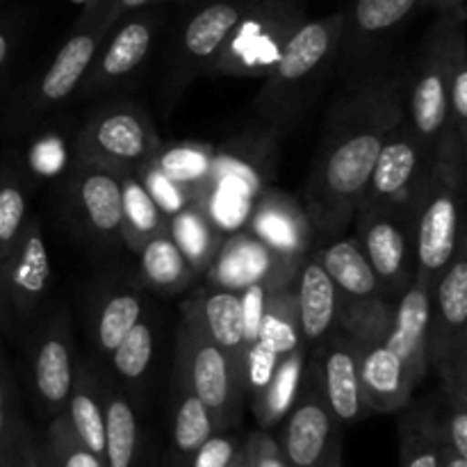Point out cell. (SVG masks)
<instances>
[{
  "label": "cell",
  "instance_id": "obj_12",
  "mask_svg": "<svg viewBox=\"0 0 467 467\" xmlns=\"http://www.w3.org/2000/svg\"><path fill=\"white\" fill-rule=\"evenodd\" d=\"M358 214V242L383 292L401 295L413 281L410 222L395 208H369Z\"/></svg>",
  "mask_w": 467,
  "mask_h": 467
},
{
  "label": "cell",
  "instance_id": "obj_5",
  "mask_svg": "<svg viewBox=\"0 0 467 467\" xmlns=\"http://www.w3.org/2000/svg\"><path fill=\"white\" fill-rule=\"evenodd\" d=\"M176 377H181L203 401L217 431L235 427L244 406V388L233 369L231 360L208 337L187 301L178 327Z\"/></svg>",
  "mask_w": 467,
  "mask_h": 467
},
{
  "label": "cell",
  "instance_id": "obj_26",
  "mask_svg": "<svg viewBox=\"0 0 467 467\" xmlns=\"http://www.w3.org/2000/svg\"><path fill=\"white\" fill-rule=\"evenodd\" d=\"M358 374L369 413H400L410 404L415 383L410 381L400 356L386 342L360 354Z\"/></svg>",
  "mask_w": 467,
  "mask_h": 467
},
{
  "label": "cell",
  "instance_id": "obj_24",
  "mask_svg": "<svg viewBox=\"0 0 467 467\" xmlns=\"http://www.w3.org/2000/svg\"><path fill=\"white\" fill-rule=\"evenodd\" d=\"M418 7V0H356L342 23L340 50L349 62H358L377 50L381 39L395 32Z\"/></svg>",
  "mask_w": 467,
  "mask_h": 467
},
{
  "label": "cell",
  "instance_id": "obj_23",
  "mask_svg": "<svg viewBox=\"0 0 467 467\" xmlns=\"http://www.w3.org/2000/svg\"><path fill=\"white\" fill-rule=\"evenodd\" d=\"M210 281L214 287L240 292L249 283L267 276L295 278L296 269L283 265L263 242L255 240L251 233H237L231 240L222 242L213 265H210Z\"/></svg>",
  "mask_w": 467,
  "mask_h": 467
},
{
  "label": "cell",
  "instance_id": "obj_41",
  "mask_svg": "<svg viewBox=\"0 0 467 467\" xmlns=\"http://www.w3.org/2000/svg\"><path fill=\"white\" fill-rule=\"evenodd\" d=\"M27 199L14 173L0 176V265L9 258L27 223Z\"/></svg>",
  "mask_w": 467,
  "mask_h": 467
},
{
  "label": "cell",
  "instance_id": "obj_4",
  "mask_svg": "<svg viewBox=\"0 0 467 467\" xmlns=\"http://www.w3.org/2000/svg\"><path fill=\"white\" fill-rule=\"evenodd\" d=\"M304 21L301 0H255L233 26L205 76L265 78Z\"/></svg>",
  "mask_w": 467,
  "mask_h": 467
},
{
  "label": "cell",
  "instance_id": "obj_15",
  "mask_svg": "<svg viewBox=\"0 0 467 467\" xmlns=\"http://www.w3.org/2000/svg\"><path fill=\"white\" fill-rule=\"evenodd\" d=\"M246 233L263 242L283 265L292 269H299L313 240V226L304 203L278 190H265L260 194Z\"/></svg>",
  "mask_w": 467,
  "mask_h": 467
},
{
  "label": "cell",
  "instance_id": "obj_33",
  "mask_svg": "<svg viewBox=\"0 0 467 467\" xmlns=\"http://www.w3.org/2000/svg\"><path fill=\"white\" fill-rule=\"evenodd\" d=\"M176 409H173L171 427V465L185 467L196 450L213 436L214 429L213 415L203 406V401L192 392V388L176 377Z\"/></svg>",
  "mask_w": 467,
  "mask_h": 467
},
{
  "label": "cell",
  "instance_id": "obj_11",
  "mask_svg": "<svg viewBox=\"0 0 467 467\" xmlns=\"http://www.w3.org/2000/svg\"><path fill=\"white\" fill-rule=\"evenodd\" d=\"M406 121L424 150L429 155L436 153L450 121L438 23L424 41L422 55L406 76Z\"/></svg>",
  "mask_w": 467,
  "mask_h": 467
},
{
  "label": "cell",
  "instance_id": "obj_13",
  "mask_svg": "<svg viewBox=\"0 0 467 467\" xmlns=\"http://www.w3.org/2000/svg\"><path fill=\"white\" fill-rule=\"evenodd\" d=\"M299 345H304V337H301L299 322H296L295 283H290V285L278 287L269 296L265 315L260 319L258 336L246 349L244 374H242L244 400L258 395L272 379L278 360Z\"/></svg>",
  "mask_w": 467,
  "mask_h": 467
},
{
  "label": "cell",
  "instance_id": "obj_53",
  "mask_svg": "<svg viewBox=\"0 0 467 467\" xmlns=\"http://www.w3.org/2000/svg\"><path fill=\"white\" fill-rule=\"evenodd\" d=\"M41 461H44V467H55L53 463H50V459H48V454H46L44 445H41Z\"/></svg>",
  "mask_w": 467,
  "mask_h": 467
},
{
  "label": "cell",
  "instance_id": "obj_52",
  "mask_svg": "<svg viewBox=\"0 0 467 467\" xmlns=\"http://www.w3.org/2000/svg\"><path fill=\"white\" fill-rule=\"evenodd\" d=\"M7 322V310H5V299H3V283H0V324Z\"/></svg>",
  "mask_w": 467,
  "mask_h": 467
},
{
  "label": "cell",
  "instance_id": "obj_46",
  "mask_svg": "<svg viewBox=\"0 0 467 467\" xmlns=\"http://www.w3.org/2000/svg\"><path fill=\"white\" fill-rule=\"evenodd\" d=\"M244 441H240L237 433L231 429L226 431H214L199 450L192 454L185 467H231L235 456L240 454Z\"/></svg>",
  "mask_w": 467,
  "mask_h": 467
},
{
  "label": "cell",
  "instance_id": "obj_35",
  "mask_svg": "<svg viewBox=\"0 0 467 467\" xmlns=\"http://www.w3.org/2000/svg\"><path fill=\"white\" fill-rule=\"evenodd\" d=\"M141 265V276L153 290L173 295V292L185 290L196 276L194 269L190 267L182 251L178 249L176 242L169 233L155 235L137 251Z\"/></svg>",
  "mask_w": 467,
  "mask_h": 467
},
{
  "label": "cell",
  "instance_id": "obj_21",
  "mask_svg": "<svg viewBox=\"0 0 467 467\" xmlns=\"http://www.w3.org/2000/svg\"><path fill=\"white\" fill-rule=\"evenodd\" d=\"M73 203L91 235L121 242V178L96 164L78 162L73 173Z\"/></svg>",
  "mask_w": 467,
  "mask_h": 467
},
{
  "label": "cell",
  "instance_id": "obj_7",
  "mask_svg": "<svg viewBox=\"0 0 467 467\" xmlns=\"http://www.w3.org/2000/svg\"><path fill=\"white\" fill-rule=\"evenodd\" d=\"M276 438L290 467H342V424L328 409L319 363L310 351L299 392Z\"/></svg>",
  "mask_w": 467,
  "mask_h": 467
},
{
  "label": "cell",
  "instance_id": "obj_43",
  "mask_svg": "<svg viewBox=\"0 0 467 467\" xmlns=\"http://www.w3.org/2000/svg\"><path fill=\"white\" fill-rule=\"evenodd\" d=\"M44 450L55 467H105L99 456L91 454L76 438L67 413H57L46 431Z\"/></svg>",
  "mask_w": 467,
  "mask_h": 467
},
{
  "label": "cell",
  "instance_id": "obj_1",
  "mask_svg": "<svg viewBox=\"0 0 467 467\" xmlns=\"http://www.w3.org/2000/svg\"><path fill=\"white\" fill-rule=\"evenodd\" d=\"M404 117L401 73L369 76L333 100L304 190L313 235H337L356 217L379 150Z\"/></svg>",
  "mask_w": 467,
  "mask_h": 467
},
{
  "label": "cell",
  "instance_id": "obj_36",
  "mask_svg": "<svg viewBox=\"0 0 467 467\" xmlns=\"http://www.w3.org/2000/svg\"><path fill=\"white\" fill-rule=\"evenodd\" d=\"M140 451V424L130 401L121 392L105 395V467H135Z\"/></svg>",
  "mask_w": 467,
  "mask_h": 467
},
{
  "label": "cell",
  "instance_id": "obj_37",
  "mask_svg": "<svg viewBox=\"0 0 467 467\" xmlns=\"http://www.w3.org/2000/svg\"><path fill=\"white\" fill-rule=\"evenodd\" d=\"M442 379L445 418H441L447 442L459 454L467 456V347L454 356L450 365L438 369Z\"/></svg>",
  "mask_w": 467,
  "mask_h": 467
},
{
  "label": "cell",
  "instance_id": "obj_49",
  "mask_svg": "<svg viewBox=\"0 0 467 467\" xmlns=\"http://www.w3.org/2000/svg\"><path fill=\"white\" fill-rule=\"evenodd\" d=\"M422 7H433L438 12H456V9H465V0H418Z\"/></svg>",
  "mask_w": 467,
  "mask_h": 467
},
{
  "label": "cell",
  "instance_id": "obj_39",
  "mask_svg": "<svg viewBox=\"0 0 467 467\" xmlns=\"http://www.w3.org/2000/svg\"><path fill=\"white\" fill-rule=\"evenodd\" d=\"M144 313V304L137 292H117L105 299L99 317H96V345L105 354H112L114 347L126 337Z\"/></svg>",
  "mask_w": 467,
  "mask_h": 467
},
{
  "label": "cell",
  "instance_id": "obj_10",
  "mask_svg": "<svg viewBox=\"0 0 467 467\" xmlns=\"http://www.w3.org/2000/svg\"><path fill=\"white\" fill-rule=\"evenodd\" d=\"M467 347V237L461 231L454 255L431 287L427 358L442 369Z\"/></svg>",
  "mask_w": 467,
  "mask_h": 467
},
{
  "label": "cell",
  "instance_id": "obj_20",
  "mask_svg": "<svg viewBox=\"0 0 467 467\" xmlns=\"http://www.w3.org/2000/svg\"><path fill=\"white\" fill-rule=\"evenodd\" d=\"M103 39L105 35L99 27H78L64 41V46L57 50L53 62L48 64L44 76L35 85L30 103L32 112H48L80 89Z\"/></svg>",
  "mask_w": 467,
  "mask_h": 467
},
{
  "label": "cell",
  "instance_id": "obj_48",
  "mask_svg": "<svg viewBox=\"0 0 467 467\" xmlns=\"http://www.w3.org/2000/svg\"><path fill=\"white\" fill-rule=\"evenodd\" d=\"M441 467H467V456L459 454L454 447L447 442V438L442 441V456H441Z\"/></svg>",
  "mask_w": 467,
  "mask_h": 467
},
{
  "label": "cell",
  "instance_id": "obj_22",
  "mask_svg": "<svg viewBox=\"0 0 467 467\" xmlns=\"http://www.w3.org/2000/svg\"><path fill=\"white\" fill-rule=\"evenodd\" d=\"M295 304L304 345L315 349L337 327L342 295L313 255H306L296 269Z\"/></svg>",
  "mask_w": 467,
  "mask_h": 467
},
{
  "label": "cell",
  "instance_id": "obj_30",
  "mask_svg": "<svg viewBox=\"0 0 467 467\" xmlns=\"http://www.w3.org/2000/svg\"><path fill=\"white\" fill-rule=\"evenodd\" d=\"M167 233L176 242L178 249L182 251L194 274L205 272L213 265L219 246H222V228L213 222V217L205 210L203 199L194 201L187 208L171 214Z\"/></svg>",
  "mask_w": 467,
  "mask_h": 467
},
{
  "label": "cell",
  "instance_id": "obj_2",
  "mask_svg": "<svg viewBox=\"0 0 467 467\" xmlns=\"http://www.w3.org/2000/svg\"><path fill=\"white\" fill-rule=\"evenodd\" d=\"M342 23L345 12H336L315 21H304V26L292 35L254 99V114L260 123L283 130L308 108L340 55L337 50Z\"/></svg>",
  "mask_w": 467,
  "mask_h": 467
},
{
  "label": "cell",
  "instance_id": "obj_31",
  "mask_svg": "<svg viewBox=\"0 0 467 467\" xmlns=\"http://www.w3.org/2000/svg\"><path fill=\"white\" fill-rule=\"evenodd\" d=\"M400 420V467H441L442 422L427 404L406 406Z\"/></svg>",
  "mask_w": 467,
  "mask_h": 467
},
{
  "label": "cell",
  "instance_id": "obj_29",
  "mask_svg": "<svg viewBox=\"0 0 467 467\" xmlns=\"http://www.w3.org/2000/svg\"><path fill=\"white\" fill-rule=\"evenodd\" d=\"M313 258L322 265L324 272L347 299H363L383 292L358 240H336L319 249Z\"/></svg>",
  "mask_w": 467,
  "mask_h": 467
},
{
  "label": "cell",
  "instance_id": "obj_40",
  "mask_svg": "<svg viewBox=\"0 0 467 467\" xmlns=\"http://www.w3.org/2000/svg\"><path fill=\"white\" fill-rule=\"evenodd\" d=\"M155 331L149 319H140L112 349V368L126 381H141L153 363Z\"/></svg>",
  "mask_w": 467,
  "mask_h": 467
},
{
  "label": "cell",
  "instance_id": "obj_18",
  "mask_svg": "<svg viewBox=\"0 0 467 467\" xmlns=\"http://www.w3.org/2000/svg\"><path fill=\"white\" fill-rule=\"evenodd\" d=\"M76 372L73 337L68 327V315L59 310L48 327L39 333V340L32 354V383L41 409L50 413H62L67 406Z\"/></svg>",
  "mask_w": 467,
  "mask_h": 467
},
{
  "label": "cell",
  "instance_id": "obj_50",
  "mask_svg": "<svg viewBox=\"0 0 467 467\" xmlns=\"http://www.w3.org/2000/svg\"><path fill=\"white\" fill-rule=\"evenodd\" d=\"M9 55H12V35L0 26V73H3L5 67H7Z\"/></svg>",
  "mask_w": 467,
  "mask_h": 467
},
{
  "label": "cell",
  "instance_id": "obj_34",
  "mask_svg": "<svg viewBox=\"0 0 467 467\" xmlns=\"http://www.w3.org/2000/svg\"><path fill=\"white\" fill-rule=\"evenodd\" d=\"M123 223L121 242L130 251H140L150 237L162 235L169 228V217L158 208L137 176H121Z\"/></svg>",
  "mask_w": 467,
  "mask_h": 467
},
{
  "label": "cell",
  "instance_id": "obj_17",
  "mask_svg": "<svg viewBox=\"0 0 467 467\" xmlns=\"http://www.w3.org/2000/svg\"><path fill=\"white\" fill-rule=\"evenodd\" d=\"M155 39V16H135L119 26L109 36L108 46L99 50L82 80V94L94 96L114 89L137 73L149 57Z\"/></svg>",
  "mask_w": 467,
  "mask_h": 467
},
{
  "label": "cell",
  "instance_id": "obj_14",
  "mask_svg": "<svg viewBox=\"0 0 467 467\" xmlns=\"http://www.w3.org/2000/svg\"><path fill=\"white\" fill-rule=\"evenodd\" d=\"M0 283L7 317L16 315L18 319H30L53 283L48 246L39 217H27L21 240L0 265Z\"/></svg>",
  "mask_w": 467,
  "mask_h": 467
},
{
  "label": "cell",
  "instance_id": "obj_28",
  "mask_svg": "<svg viewBox=\"0 0 467 467\" xmlns=\"http://www.w3.org/2000/svg\"><path fill=\"white\" fill-rule=\"evenodd\" d=\"M308 354V347L299 345L296 349H292L290 354L283 356V358L278 360L276 369H274L272 379L267 381V386H265L258 395L251 397V410H254L258 429L269 431V429L278 427V424L283 422L287 410L295 404L296 392H299Z\"/></svg>",
  "mask_w": 467,
  "mask_h": 467
},
{
  "label": "cell",
  "instance_id": "obj_42",
  "mask_svg": "<svg viewBox=\"0 0 467 467\" xmlns=\"http://www.w3.org/2000/svg\"><path fill=\"white\" fill-rule=\"evenodd\" d=\"M12 374L0 354V467H18V438L23 431Z\"/></svg>",
  "mask_w": 467,
  "mask_h": 467
},
{
  "label": "cell",
  "instance_id": "obj_51",
  "mask_svg": "<svg viewBox=\"0 0 467 467\" xmlns=\"http://www.w3.org/2000/svg\"><path fill=\"white\" fill-rule=\"evenodd\" d=\"M231 467H249V456H246V441H244V445H242L240 454H237L235 461H233Z\"/></svg>",
  "mask_w": 467,
  "mask_h": 467
},
{
  "label": "cell",
  "instance_id": "obj_27",
  "mask_svg": "<svg viewBox=\"0 0 467 467\" xmlns=\"http://www.w3.org/2000/svg\"><path fill=\"white\" fill-rule=\"evenodd\" d=\"M67 420L78 441L103 461L105 451V392L87 365L73 372L71 395L67 400Z\"/></svg>",
  "mask_w": 467,
  "mask_h": 467
},
{
  "label": "cell",
  "instance_id": "obj_47",
  "mask_svg": "<svg viewBox=\"0 0 467 467\" xmlns=\"http://www.w3.org/2000/svg\"><path fill=\"white\" fill-rule=\"evenodd\" d=\"M246 456H249V467H290L283 459L276 438L269 431H263V429L249 433V438H246Z\"/></svg>",
  "mask_w": 467,
  "mask_h": 467
},
{
  "label": "cell",
  "instance_id": "obj_45",
  "mask_svg": "<svg viewBox=\"0 0 467 467\" xmlns=\"http://www.w3.org/2000/svg\"><path fill=\"white\" fill-rule=\"evenodd\" d=\"M153 0H89L78 27H99L105 36L117 27V23L130 12H137Z\"/></svg>",
  "mask_w": 467,
  "mask_h": 467
},
{
  "label": "cell",
  "instance_id": "obj_6",
  "mask_svg": "<svg viewBox=\"0 0 467 467\" xmlns=\"http://www.w3.org/2000/svg\"><path fill=\"white\" fill-rule=\"evenodd\" d=\"M162 149L149 112L140 105L119 103L99 109L76 137V160L121 176H135Z\"/></svg>",
  "mask_w": 467,
  "mask_h": 467
},
{
  "label": "cell",
  "instance_id": "obj_3",
  "mask_svg": "<svg viewBox=\"0 0 467 467\" xmlns=\"http://www.w3.org/2000/svg\"><path fill=\"white\" fill-rule=\"evenodd\" d=\"M465 164L433 158L431 171L415 201L410 217L413 276L433 285L454 255L461 237V194Z\"/></svg>",
  "mask_w": 467,
  "mask_h": 467
},
{
  "label": "cell",
  "instance_id": "obj_25",
  "mask_svg": "<svg viewBox=\"0 0 467 467\" xmlns=\"http://www.w3.org/2000/svg\"><path fill=\"white\" fill-rule=\"evenodd\" d=\"M190 306L194 308L201 328L226 354L242 381L246 358V333L240 292L213 285V290H201L190 301ZM242 388H244V383H242Z\"/></svg>",
  "mask_w": 467,
  "mask_h": 467
},
{
  "label": "cell",
  "instance_id": "obj_38",
  "mask_svg": "<svg viewBox=\"0 0 467 467\" xmlns=\"http://www.w3.org/2000/svg\"><path fill=\"white\" fill-rule=\"evenodd\" d=\"M214 158H217V153L210 146L182 144L176 146V149H160L158 155L153 158V164L173 182L190 187V190L205 196V192L213 185Z\"/></svg>",
  "mask_w": 467,
  "mask_h": 467
},
{
  "label": "cell",
  "instance_id": "obj_8",
  "mask_svg": "<svg viewBox=\"0 0 467 467\" xmlns=\"http://www.w3.org/2000/svg\"><path fill=\"white\" fill-rule=\"evenodd\" d=\"M431 164L433 155L424 150L404 117L383 141L356 213L369 208H395L410 222L415 201L431 171Z\"/></svg>",
  "mask_w": 467,
  "mask_h": 467
},
{
  "label": "cell",
  "instance_id": "obj_19",
  "mask_svg": "<svg viewBox=\"0 0 467 467\" xmlns=\"http://www.w3.org/2000/svg\"><path fill=\"white\" fill-rule=\"evenodd\" d=\"M431 283L415 278L409 283L401 299L395 304L390 333L386 345L400 356L415 388L420 386L429 372L427 340H429V315H431Z\"/></svg>",
  "mask_w": 467,
  "mask_h": 467
},
{
  "label": "cell",
  "instance_id": "obj_16",
  "mask_svg": "<svg viewBox=\"0 0 467 467\" xmlns=\"http://www.w3.org/2000/svg\"><path fill=\"white\" fill-rule=\"evenodd\" d=\"M322 377V390L340 424H354L372 415L365 406L363 390H360L358 363L360 354L351 345L349 337L333 328L315 349Z\"/></svg>",
  "mask_w": 467,
  "mask_h": 467
},
{
  "label": "cell",
  "instance_id": "obj_9",
  "mask_svg": "<svg viewBox=\"0 0 467 467\" xmlns=\"http://www.w3.org/2000/svg\"><path fill=\"white\" fill-rule=\"evenodd\" d=\"M254 3L255 0H213L185 23L167 62L164 99L169 109L194 78L205 76L233 26Z\"/></svg>",
  "mask_w": 467,
  "mask_h": 467
},
{
  "label": "cell",
  "instance_id": "obj_44",
  "mask_svg": "<svg viewBox=\"0 0 467 467\" xmlns=\"http://www.w3.org/2000/svg\"><path fill=\"white\" fill-rule=\"evenodd\" d=\"M135 176L140 178L141 185L146 187V192L153 196V201L158 203V208L162 210L167 217L176 214L178 210L187 208V205L194 203V201L203 199L199 192L190 190V187H185V185H178V182H173L171 178L164 176V173L155 167L153 160H150L149 164H144V167H141Z\"/></svg>",
  "mask_w": 467,
  "mask_h": 467
},
{
  "label": "cell",
  "instance_id": "obj_32",
  "mask_svg": "<svg viewBox=\"0 0 467 467\" xmlns=\"http://www.w3.org/2000/svg\"><path fill=\"white\" fill-rule=\"evenodd\" d=\"M392 317H395V304L388 301L386 296L372 295L363 296V299L342 296L336 328L349 337L358 354H365L372 347L386 342Z\"/></svg>",
  "mask_w": 467,
  "mask_h": 467
}]
</instances>
